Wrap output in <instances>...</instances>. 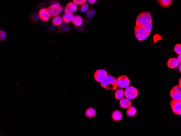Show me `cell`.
I'll return each instance as SVG.
<instances>
[{"mask_svg": "<svg viewBox=\"0 0 181 136\" xmlns=\"http://www.w3.org/2000/svg\"><path fill=\"white\" fill-rule=\"evenodd\" d=\"M170 97L172 100H181V87L177 85L171 88L170 92Z\"/></svg>", "mask_w": 181, "mask_h": 136, "instance_id": "cell-6", "label": "cell"}, {"mask_svg": "<svg viewBox=\"0 0 181 136\" xmlns=\"http://www.w3.org/2000/svg\"><path fill=\"white\" fill-rule=\"evenodd\" d=\"M95 14V10L93 9H90V10H88L87 11V16L89 18L92 17L94 16V15Z\"/></svg>", "mask_w": 181, "mask_h": 136, "instance_id": "cell-26", "label": "cell"}, {"mask_svg": "<svg viewBox=\"0 0 181 136\" xmlns=\"http://www.w3.org/2000/svg\"><path fill=\"white\" fill-rule=\"evenodd\" d=\"M88 1V2L89 3H90L91 4H93L95 3H96V1L98 0H87Z\"/></svg>", "mask_w": 181, "mask_h": 136, "instance_id": "cell-30", "label": "cell"}, {"mask_svg": "<svg viewBox=\"0 0 181 136\" xmlns=\"http://www.w3.org/2000/svg\"><path fill=\"white\" fill-rule=\"evenodd\" d=\"M108 75L107 72L104 69H98L94 74V78L96 82L101 83Z\"/></svg>", "mask_w": 181, "mask_h": 136, "instance_id": "cell-7", "label": "cell"}, {"mask_svg": "<svg viewBox=\"0 0 181 136\" xmlns=\"http://www.w3.org/2000/svg\"><path fill=\"white\" fill-rule=\"evenodd\" d=\"M174 51L176 54H178V55L181 54V44L178 43L175 46Z\"/></svg>", "mask_w": 181, "mask_h": 136, "instance_id": "cell-24", "label": "cell"}, {"mask_svg": "<svg viewBox=\"0 0 181 136\" xmlns=\"http://www.w3.org/2000/svg\"><path fill=\"white\" fill-rule=\"evenodd\" d=\"M180 62L177 58H171L168 59L167 61V66L169 68L171 69H175L177 68L179 66Z\"/></svg>", "mask_w": 181, "mask_h": 136, "instance_id": "cell-10", "label": "cell"}, {"mask_svg": "<svg viewBox=\"0 0 181 136\" xmlns=\"http://www.w3.org/2000/svg\"><path fill=\"white\" fill-rule=\"evenodd\" d=\"M88 3H84L82 4V6L80 7V11H82V13H86L88 11Z\"/></svg>", "mask_w": 181, "mask_h": 136, "instance_id": "cell-25", "label": "cell"}, {"mask_svg": "<svg viewBox=\"0 0 181 136\" xmlns=\"http://www.w3.org/2000/svg\"><path fill=\"white\" fill-rule=\"evenodd\" d=\"M39 15L40 19L44 22L47 21L50 17L47 9L45 8L40 9L39 12Z\"/></svg>", "mask_w": 181, "mask_h": 136, "instance_id": "cell-11", "label": "cell"}, {"mask_svg": "<svg viewBox=\"0 0 181 136\" xmlns=\"http://www.w3.org/2000/svg\"><path fill=\"white\" fill-rule=\"evenodd\" d=\"M77 4L73 2H71L67 4L65 8V13L68 14H73L75 13L77 10Z\"/></svg>", "mask_w": 181, "mask_h": 136, "instance_id": "cell-9", "label": "cell"}, {"mask_svg": "<svg viewBox=\"0 0 181 136\" xmlns=\"http://www.w3.org/2000/svg\"><path fill=\"white\" fill-rule=\"evenodd\" d=\"M102 87L108 90H116L118 87L117 79L114 77L108 74L104 80L100 83Z\"/></svg>", "mask_w": 181, "mask_h": 136, "instance_id": "cell-1", "label": "cell"}, {"mask_svg": "<svg viewBox=\"0 0 181 136\" xmlns=\"http://www.w3.org/2000/svg\"><path fill=\"white\" fill-rule=\"evenodd\" d=\"M118 86L120 88H126L130 86V81L129 78L126 75H122L117 79Z\"/></svg>", "mask_w": 181, "mask_h": 136, "instance_id": "cell-4", "label": "cell"}, {"mask_svg": "<svg viewBox=\"0 0 181 136\" xmlns=\"http://www.w3.org/2000/svg\"><path fill=\"white\" fill-rule=\"evenodd\" d=\"M179 71H180V73H181V64L180 65V66H179Z\"/></svg>", "mask_w": 181, "mask_h": 136, "instance_id": "cell-33", "label": "cell"}, {"mask_svg": "<svg viewBox=\"0 0 181 136\" xmlns=\"http://www.w3.org/2000/svg\"><path fill=\"white\" fill-rule=\"evenodd\" d=\"M72 22L74 26L76 27H80L82 25L83 20L82 17L79 15H76L73 18Z\"/></svg>", "mask_w": 181, "mask_h": 136, "instance_id": "cell-14", "label": "cell"}, {"mask_svg": "<svg viewBox=\"0 0 181 136\" xmlns=\"http://www.w3.org/2000/svg\"><path fill=\"white\" fill-rule=\"evenodd\" d=\"M73 17L74 16L72 14L65 13L63 15L62 17L63 21H64V22L68 23L70 22H71L72 21Z\"/></svg>", "mask_w": 181, "mask_h": 136, "instance_id": "cell-19", "label": "cell"}, {"mask_svg": "<svg viewBox=\"0 0 181 136\" xmlns=\"http://www.w3.org/2000/svg\"><path fill=\"white\" fill-rule=\"evenodd\" d=\"M135 36L137 35H143L145 34H147V33H150L147 28L146 27V26L144 25H136V26L135 27Z\"/></svg>", "mask_w": 181, "mask_h": 136, "instance_id": "cell-8", "label": "cell"}, {"mask_svg": "<svg viewBox=\"0 0 181 136\" xmlns=\"http://www.w3.org/2000/svg\"><path fill=\"white\" fill-rule=\"evenodd\" d=\"M137 113V110L136 108L134 106H131L130 108H127V111H126V114L128 117H133L136 115Z\"/></svg>", "mask_w": 181, "mask_h": 136, "instance_id": "cell-18", "label": "cell"}, {"mask_svg": "<svg viewBox=\"0 0 181 136\" xmlns=\"http://www.w3.org/2000/svg\"><path fill=\"white\" fill-rule=\"evenodd\" d=\"M159 4L163 7H168L173 2V0H159Z\"/></svg>", "mask_w": 181, "mask_h": 136, "instance_id": "cell-20", "label": "cell"}, {"mask_svg": "<svg viewBox=\"0 0 181 136\" xmlns=\"http://www.w3.org/2000/svg\"><path fill=\"white\" fill-rule=\"evenodd\" d=\"M47 10L50 17H54L61 13L62 8L60 3H55L49 6Z\"/></svg>", "mask_w": 181, "mask_h": 136, "instance_id": "cell-2", "label": "cell"}, {"mask_svg": "<svg viewBox=\"0 0 181 136\" xmlns=\"http://www.w3.org/2000/svg\"><path fill=\"white\" fill-rule=\"evenodd\" d=\"M6 35H6V32L1 30L0 31V39L2 41V40H4L6 39Z\"/></svg>", "mask_w": 181, "mask_h": 136, "instance_id": "cell-28", "label": "cell"}, {"mask_svg": "<svg viewBox=\"0 0 181 136\" xmlns=\"http://www.w3.org/2000/svg\"><path fill=\"white\" fill-rule=\"evenodd\" d=\"M139 92L138 90L133 87L129 86L128 87L125 88V96L130 100L134 99L138 96Z\"/></svg>", "mask_w": 181, "mask_h": 136, "instance_id": "cell-3", "label": "cell"}, {"mask_svg": "<svg viewBox=\"0 0 181 136\" xmlns=\"http://www.w3.org/2000/svg\"><path fill=\"white\" fill-rule=\"evenodd\" d=\"M31 21L34 22H37L39 21V19H40V17H39V14H37L36 13H33L31 15Z\"/></svg>", "mask_w": 181, "mask_h": 136, "instance_id": "cell-22", "label": "cell"}, {"mask_svg": "<svg viewBox=\"0 0 181 136\" xmlns=\"http://www.w3.org/2000/svg\"><path fill=\"white\" fill-rule=\"evenodd\" d=\"M170 106L174 114L181 116V100H172Z\"/></svg>", "mask_w": 181, "mask_h": 136, "instance_id": "cell-5", "label": "cell"}, {"mask_svg": "<svg viewBox=\"0 0 181 136\" xmlns=\"http://www.w3.org/2000/svg\"><path fill=\"white\" fill-rule=\"evenodd\" d=\"M63 19L62 17L60 16L59 15H57L56 16H54L52 21V25L54 26H61L62 24Z\"/></svg>", "mask_w": 181, "mask_h": 136, "instance_id": "cell-16", "label": "cell"}, {"mask_svg": "<svg viewBox=\"0 0 181 136\" xmlns=\"http://www.w3.org/2000/svg\"><path fill=\"white\" fill-rule=\"evenodd\" d=\"M125 96V91L121 88L118 89L115 92L114 97L116 99L120 100Z\"/></svg>", "mask_w": 181, "mask_h": 136, "instance_id": "cell-17", "label": "cell"}, {"mask_svg": "<svg viewBox=\"0 0 181 136\" xmlns=\"http://www.w3.org/2000/svg\"><path fill=\"white\" fill-rule=\"evenodd\" d=\"M55 3H59V2L58 0H49V4L50 6L55 4Z\"/></svg>", "mask_w": 181, "mask_h": 136, "instance_id": "cell-29", "label": "cell"}, {"mask_svg": "<svg viewBox=\"0 0 181 136\" xmlns=\"http://www.w3.org/2000/svg\"><path fill=\"white\" fill-rule=\"evenodd\" d=\"M178 83H179V85H178L180 86L181 87V78L180 79V80H179V82H178Z\"/></svg>", "mask_w": 181, "mask_h": 136, "instance_id": "cell-32", "label": "cell"}, {"mask_svg": "<svg viewBox=\"0 0 181 136\" xmlns=\"http://www.w3.org/2000/svg\"><path fill=\"white\" fill-rule=\"evenodd\" d=\"M73 2L76 4L77 5H82L86 3L87 0H73Z\"/></svg>", "mask_w": 181, "mask_h": 136, "instance_id": "cell-27", "label": "cell"}, {"mask_svg": "<svg viewBox=\"0 0 181 136\" xmlns=\"http://www.w3.org/2000/svg\"><path fill=\"white\" fill-rule=\"evenodd\" d=\"M177 59H178V61L180 62V64H181V54L178 55V57H177Z\"/></svg>", "mask_w": 181, "mask_h": 136, "instance_id": "cell-31", "label": "cell"}, {"mask_svg": "<svg viewBox=\"0 0 181 136\" xmlns=\"http://www.w3.org/2000/svg\"><path fill=\"white\" fill-rule=\"evenodd\" d=\"M119 105L120 108L123 109H127L128 108H130L131 106V102L130 99H127L126 98H122V99L120 100L119 102Z\"/></svg>", "mask_w": 181, "mask_h": 136, "instance_id": "cell-12", "label": "cell"}, {"mask_svg": "<svg viewBox=\"0 0 181 136\" xmlns=\"http://www.w3.org/2000/svg\"><path fill=\"white\" fill-rule=\"evenodd\" d=\"M157 1H159V0H157Z\"/></svg>", "mask_w": 181, "mask_h": 136, "instance_id": "cell-34", "label": "cell"}, {"mask_svg": "<svg viewBox=\"0 0 181 136\" xmlns=\"http://www.w3.org/2000/svg\"><path fill=\"white\" fill-rule=\"evenodd\" d=\"M150 34V33H147V34H145V35H137V36H136V37L137 40L140 41H142L145 40L147 37L149 36Z\"/></svg>", "mask_w": 181, "mask_h": 136, "instance_id": "cell-23", "label": "cell"}, {"mask_svg": "<svg viewBox=\"0 0 181 136\" xmlns=\"http://www.w3.org/2000/svg\"><path fill=\"white\" fill-rule=\"evenodd\" d=\"M111 117L113 120L115 122H119L123 118L122 113L118 110H115L113 111L111 114Z\"/></svg>", "mask_w": 181, "mask_h": 136, "instance_id": "cell-13", "label": "cell"}, {"mask_svg": "<svg viewBox=\"0 0 181 136\" xmlns=\"http://www.w3.org/2000/svg\"><path fill=\"white\" fill-rule=\"evenodd\" d=\"M96 111L93 108H89L85 111V116L88 118H92L96 116Z\"/></svg>", "mask_w": 181, "mask_h": 136, "instance_id": "cell-15", "label": "cell"}, {"mask_svg": "<svg viewBox=\"0 0 181 136\" xmlns=\"http://www.w3.org/2000/svg\"><path fill=\"white\" fill-rule=\"evenodd\" d=\"M60 30L63 32H67L70 31V27L67 25V23L65 22L64 23H62L60 26Z\"/></svg>", "mask_w": 181, "mask_h": 136, "instance_id": "cell-21", "label": "cell"}]
</instances>
